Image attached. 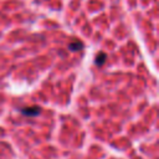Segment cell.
Listing matches in <instances>:
<instances>
[{
    "label": "cell",
    "instance_id": "6da1fadb",
    "mask_svg": "<svg viewBox=\"0 0 159 159\" xmlns=\"http://www.w3.org/2000/svg\"><path fill=\"white\" fill-rule=\"evenodd\" d=\"M40 108L39 107H26V108H21L20 112L26 116V117H36L39 113H40Z\"/></svg>",
    "mask_w": 159,
    "mask_h": 159
},
{
    "label": "cell",
    "instance_id": "7a4b0ae2",
    "mask_svg": "<svg viewBox=\"0 0 159 159\" xmlns=\"http://www.w3.org/2000/svg\"><path fill=\"white\" fill-rule=\"evenodd\" d=\"M106 60H107V55H106L104 52H99V53L96 56L94 63H96L97 66H102V65L106 62Z\"/></svg>",
    "mask_w": 159,
    "mask_h": 159
},
{
    "label": "cell",
    "instance_id": "3957f363",
    "mask_svg": "<svg viewBox=\"0 0 159 159\" xmlns=\"http://www.w3.org/2000/svg\"><path fill=\"white\" fill-rule=\"evenodd\" d=\"M68 48H70L71 51L76 52V51H80L81 48H83V43H82V42H80V41H73V42H70Z\"/></svg>",
    "mask_w": 159,
    "mask_h": 159
}]
</instances>
